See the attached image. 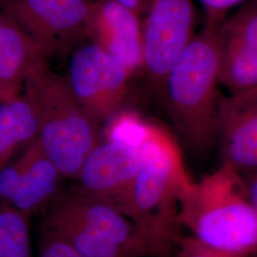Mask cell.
I'll return each mask as SVG.
<instances>
[{"instance_id":"cell-8","label":"cell","mask_w":257,"mask_h":257,"mask_svg":"<svg viewBox=\"0 0 257 257\" xmlns=\"http://www.w3.org/2000/svg\"><path fill=\"white\" fill-rule=\"evenodd\" d=\"M91 0H2L0 12L13 19L48 60L71 52L86 37Z\"/></svg>"},{"instance_id":"cell-16","label":"cell","mask_w":257,"mask_h":257,"mask_svg":"<svg viewBox=\"0 0 257 257\" xmlns=\"http://www.w3.org/2000/svg\"><path fill=\"white\" fill-rule=\"evenodd\" d=\"M42 233L60 239L83 257H138L132 250L47 208L42 221Z\"/></svg>"},{"instance_id":"cell-17","label":"cell","mask_w":257,"mask_h":257,"mask_svg":"<svg viewBox=\"0 0 257 257\" xmlns=\"http://www.w3.org/2000/svg\"><path fill=\"white\" fill-rule=\"evenodd\" d=\"M0 257H31L26 214L15 208L0 210Z\"/></svg>"},{"instance_id":"cell-4","label":"cell","mask_w":257,"mask_h":257,"mask_svg":"<svg viewBox=\"0 0 257 257\" xmlns=\"http://www.w3.org/2000/svg\"><path fill=\"white\" fill-rule=\"evenodd\" d=\"M37 100L43 154L66 178H75L85 159L101 141L99 126L82 110L66 77L55 74L49 62L28 76L25 86Z\"/></svg>"},{"instance_id":"cell-21","label":"cell","mask_w":257,"mask_h":257,"mask_svg":"<svg viewBox=\"0 0 257 257\" xmlns=\"http://www.w3.org/2000/svg\"><path fill=\"white\" fill-rule=\"evenodd\" d=\"M39 257H83L60 239L42 233Z\"/></svg>"},{"instance_id":"cell-22","label":"cell","mask_w":257,"mask_h":257,"mask_svg":"<svg viewBox=\"0 0 257 257\" xmlns=\"http://www.w3.org/2000/svg\"><path fill=\"white\" fill-rule=\"evenodd\" d=\"M244 182L248 201L257 214V171L245 175Z\"/></svg>"},{"instance_id":"cell-1","label":"cell","mask_w":257,"mask_h":257,"mask_svg":"<svg viewBox=\"0 0 257 257\" xmlns=\"http://www.w3.org/2000/svg\"><path fill=\"white\" fill-rule=\"evenodd\" d=\"M193 181L175 138L165 128L145 122L127 216L146 242L150 256L171 257L175 251L180 237V198Z\"/></svg>"},{"instance_id":"cell-19","label":"cell","mask_w":257,"mask_h":257,"mask_svg":"<svg viewBox=\"0 0 257 257\" xmlns=\"http://www.w3.org/2000/svg\"><path fill=\"white\" fill-rule=\"evenodd\" d=\"M176 257H249L209 246L192 235L180 236L175 248Z\"/></svg>"},{"instance_id":"cell-13","label":"cell","mask_w":257,"mask_h":257,"mask_svg":"<svg viewBox=\"0 0 257 257\" xmlns=\"http://www.w3.org/2000/svg\"><path fill=\"white\" fill-rule=\"evenodd\" d=\"M48 62L31 37L0 12V101L19 95L28 76Z\"/></svg>"},{"instance_id":"cell-7","label":"cell","mask_w":257,"mask_h":257,"mask_svg":"<svg viewBox=\"0 0 257 257\" xmlns=\"http://www.w3.org/2000/svg\"><path fill=\"white\" fill-rule=\"evenodd\" d=\"M194 22L193 0H146L141 16L142 72L162 97L169 72L195 35Z\"/></svg>"},{"instance_id":"cell-2","label":"cell","mask_w":257,"mask_h":257,"mask_svg":"<svg viewBox=\"0 0 257 257\" xmlns=\"http://www.w3.org/2000/svg\"><path fill=\"white\" fill-rule=\"evenodd\" d=\"M218 25L206 23L175 61L163 98L184 146L204 155L217 143L219 94Z\"/></svg>"},{"instance_id":"cell-14","label":"cell","mask_w":257,"mask_h":257,"mask_svg":"<svg viewBox=\"0 0 257 257\" xmlns=\"http://www.w3.org/2000/svg\"><path fill=\"white\" fill-rule=\"evenodd\" d=\"M39 131L37 100L27 87L19 95L0 101V170L19 148L30 146Z\"/></svg>"},{"instance_id":"cell-18","label":"cell","mask_w":257,"mask_h":257,"mask_svg":"<svg viewBox=\"0 0 257 257\" xmlns=\"http://www.w3.org/2000/svg\"><path fill=\"white\" fill-rule=\"evenodd\" d=\"M32 156V144L19 160L10 166H4L0 170V197L8 200L14 198L19 190L22 175L27 168Z\"/></svg>"},{"instance_id":"cell-12","label":"cell","mask_w":257,"mask_h":257,"mask_svg":"<svg viewBox=\"0 0 257 257\" xmlns=\"http://www.w3.org/2000/svg\"><path fill=\"white\" fill-rule=\"evenodd\" d=\"M47 208L119 243L138 257H151L147 244L134 222L109 204L74 191L70 194L57 196Z\"/></svg>"},{"instance_id":"cell-9","label":"cell","mask_w":257,"mask_h":257,"mask_svg":"<svg viewBox=\"0 0 257 257\" xmlns=\"http://www.w3.org/2000/svg\"><path fill=\"white\" fill-rule=\"evenodd\" d=\"M220 84L230 93L257 88V1L217 29Z\"/></svg>"},{"instance_id":"cell-24","label":"cell","mask_w":257,"mask_h":257,"mask_svg":"<svg viewBox=\"0 0 257 257\" xmlns=\"http://www.w3.org/2000/svg\"><path fill=\"white\" fill-rule=\"evenodd\" d=\"M1 1H2V0H0V2H1Z\"/></svg>"},{"instance_id":"cell-3","label":"cell","mask_w":257,"mask_h":257,"mask_svg":"<svg viewBox=\"0 0 257 257\" xmlns=\"http://www.w3.org/2000/svg\"><path fill=\"white\" fill-rule=\"evenodd\" d=\"M178 220L192 236L211 247L246 255L257 251L256 212L242 175L226 163L184 191Z\"/></svg>"},{"instance_id":"cell-20","label":"cell","mask_w":257,"mask_h":257,"mask_svg":"<svg viewBox=\"0 0 257 257\" xmlns=\"http://www.w3.org/2000/svg\"><path fill=\"white\" fill-rule=\"evenodd\" d=\"M206 13V23L219 25L228 11L244 0H198Z\"/></svg>"},{"instance_id":"cell-10","label":"cell","mask_w":257,"mask_h":257,"mask_svg":"<svg viewBox=\"0 0 257 257\" xmlns=\"http://www.w3.org/2000/svg\"><path fill=\"white\" fill-rule=\"evenodd\" d=\"M217 143L221 163L241 175L257 171V88L221 97Z\"/></svg>"},{"instance_id":"cell-5","label":"cell","mask_w":257,"mask_h":257,"mask_svg":"<svg viewBox=\"0 0 257 257\" xmlns=\"http://www.w3.org/2000/svg\"><path fill=\"white\" fill-rule=\"evenodd\" d=\"M108 138L85 159L75 179V190L90 198L109 204L128 214L140 159V139L145 121L128 113L116 114Z\"/></svg>"},{"instance_id":"cell-11","label":"cell","mask_w":257,"mask_h":257,"mask_svg":"<svg viewBox=\"0 0 257 257\" xmlns=\"http://www.w3.org/2000/svg\"><path fill=\"white\" fill-rule=\"evenodd\" d=\"M86 37L118 58L133 76L142 72L141 17L133 10L114 0L92 1Z\"/></svg>"},{"instance_id":"cell-15","label":"cell","mask_w":257,"mask_h":257,"mask_svg":"<svg viewBox=\"0 0 257 257\" xmlns=\"http://www.w3.org/2000/svg\"><path fill=\"white\" fill-rule=\"evenodd\" d=\"M61 178L64 177L43 154L37 138L19 190L11 200L14 208L27 215L48 206L58 196Z\"/></svg>"},{"instance_id":"cell-6","label":"cell","mask_w":257,"mask_h":257,"mask_svg":"<svg viewBox=\"0 0 257 257\" xmlns=\"http://www.w3.org/2000/svg\"><path fill=\"white\" fill-rule=\"evenodd\" d=\"M65 77L82 110L100 125L118 114L133 75L118 58L90 42L74 51Z\"/></svg>"},{"instance_id":"cell-23","label":"cell","mask_w":257,"mask_h":257,"mask_svg":"<svg viewBox=\"0 0 257 257\" xmlns=\"http://www.w3.org/2000/svg\"><path fill=\"white\" fill-rule=\"evenodd\" d=\"M114 1L126 6L128 9L133 10L140 17L142 16L146 6V0H114Z\"/></svg>"}]
</instances>
